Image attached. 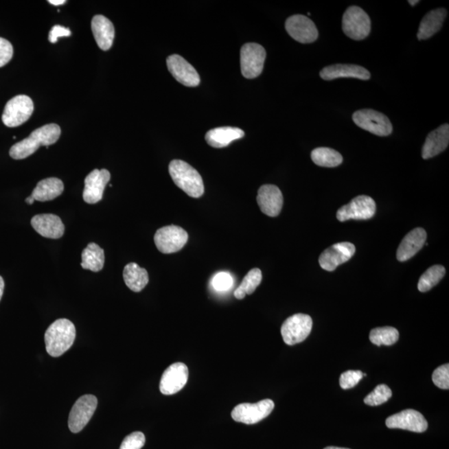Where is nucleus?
<instances>
[{"instance_id":"1","label":"nucleus","mask_w":449,"mask_h":449,"mask_svg":"<svg viewBox=\"0 0 449 449\" xmlns=\"http://www.w3.org/2000/svg\"><path fill=\"white\" fill-rule=\"evenodd\" d=\"M60 135L61 128L58 125L51 124L43 126L34 130L27 139L14 144L10 150V155L15 160L27 159L42 146L49 148V146L56 143Z\"/></svg>"},{"instance_id":"2","label":"nucleus","mask_w":449,"mask_h":449,"mask_svg":"<svg viewBox=\"0 0 449 449\" xmlns=\"http://www.w3.org/2000/svg\"><path fill=\"white\" fill-rule=\"evenodd\" d=\"M76 329L72 321L59 319L46 330L45 341L47 352L52 357H59L72 347Z\"/></svg>"},{"instance_id":"3","label":"nucleus","mask_w":449,"mask_h":449,"mask_svg":"<svg viewBox=\"0 0 449 449\" xmlns=\"http://www.w3.org/2000/svg\"><path fill=\"white\" fill-rule=\"evenodd\" d=\"M169 173L173 182L189 196L199 198L204 194L202 176L190 164L182 160H173L169 164Z\"/></svg>"},{"instance_id":"4","label":"nucleus","mask_w":449,"mask_h":449,"mask_svg":"<svg viewBox=\"0 0 449 449\" xmlns=\"http://www.w3.org/2000/svg\"><path fill=\"white\" fill-rule=\"evenodd\" d=\"M342 29L354 41H363L371 30V21L361 8L350 6L343 15Z\"/></svg>"},{"instance_id":"5","label":"nucleus","mask_w":449,"mask_h":449,"mask_svg":"<svg viewBox=\"0 0 449 449\" xmlns=\"http://www.w3.org/2000/svg\"><path fill=\"white\" fill-rule=\"evenodd\" d=\"M353 121L358 127L380 137L391 135L393 126L384 114L373 109H361L353 114Z\"/></svg>"},{"instance_id":"6","label":"nucleus","mask_w":449,"mask_h":449,"mask_svg":"<svg viewBox=\"0 0 449 449\" xmlns=\"http://www.w3.org/2000/svg\"><path fill=\"white\" fill-rule=\"evenodd\" d=\"M34 102L30 97L18 95L7 102L2 116L3 124L9 128L19 127L30 119L34 112Z\"/></svg>"},{"instance_id":"7","label":"nucleus","mask_w":449,"mask_h":449,"mask_svg":"<svg viewBox=\"0 0 449 449\" xmlns=\"http://www.w3.org/2000/svg\"><path fill=\"white\" fill-rule=\"evenodd\" d=\"M312 319L308 314H295L283 323L281 336L284 342L295 345L306 341L312 330Z\"/></svg>"},{"instance_id":"8","label":"nucleus","mask_w":449,"mask_h":449,"mask_svg":"<svg viewBox=\"0 0 449 449\" xmlns=\"http://www.w3.org/2000/svg\"><path fill=\"white\" fill-rule=\"evenodd\" d=\"M266 52L262 45L248 43L241 49L242 73L246 78H255L262 74Z\"/></svg>"},{"instance_id":"9","label":"nucleus","mask_w":449,"mask_h":449,"mask_svg":"<svg viewBox=\"0 0 449 449\" xmlns=\"http://www.w3.org/2000/svg\"><path fill=\"white\" fill-rule=\"evenodd\" d=\"M188 241V234L182 227L168 226L157 230L155 245L161 253L172 254L183 249Z\"/></svg>"},{"instance_id":"10","label":"nucleus","mask_w":449,"mask_h":449,"mask_svg":"<svg viewBox=\"0 0 449 449\" xmlns=\"http://www.w3.org/2000/svg\"><path fill=\"white\" fill-rule=\"evenodd\" d=\"M97 407V399L92 395L82 396L74 404L69 417L70 431L78 433L82 430L92 419Z\"/></svg>"},{"instance_id":"11","label":"nucleus","mask_w":449,"mask_h":449,"mask_svg":"<svg viewBox=\"0 0 449 449\" xmlns=\"http://www.w3.org/2000/svg\"><path fill=\"white\" fill-rule=\"evenodd\" d=\"M275 408L271 400H264L257 404H241L231 412V417L235 422L255 424L269 416Z\"/></svg>"},{"instance_id":"12","label":"nucleus","mask_w":449,"mask_h":449,"mask_svg":"<svg viewBox=\"0 0 449 449\" xmlns=\"http://www.w3.org/2000/svg\"><path fill=\"white\" fill-rule=\"evenodd\" d=\"M376 211V204L368 196H358L352 202L345 205L337 211V219L340 222L349 220H369Z\"/></svg>"},{"instance_id":"13","label":"nucleus","mask_w":449,"mask_h":449,"mask_svg":"<svg viewBox=\"0 0 449 449\" xmlns=\"http://www.w3.org/2000/svg\"><path fill=\"white\" fill-rule=\"evenodd\" d=\"M286 30L290 36L299 43H310L318 38L316 25L305 15L297 14L287 19Z\"/></svg>"},{"instance_id":"14","label":"nucleus","mask_w":449,"mask_h":449,"mask_svg":"<svg viewBox=\"0 0 449 449\" xmlns=\"http://www.w3.org/2000/svg\"><path fill=\"white\" fill-rule=\"evenodd\" d=\"M354 253H356V246L352 243H336L322 252L319 258V263L322 269L334 271L338 266L352 259Z\"/></svg>"},{"instance_id":"15","label":"nucleus","mask_w":449,"mask_h":449,"mask_svg":"<svg viewBox=\"0 0 449 449\" xmlns=\"http://www.w3.org/2000/svg\"><path fill=\"white\" fill-rule=\"evenodd\" d=\"M389 428L404 429L415 433H424L428 429V422L422 413L406 409L391 417L385 421Z\"/></svg>"},{"instance_id":"16","label":"nucleus","mask_w":449,"mask_h":449,"mask_svg":"<svg viewBox=\"0 0 449 449\" xmlns=\"http://www.w3.org/2000/svg\"><path fill=\"white\" fill-rule=\"evenodd\" d=\"M187 366L183 363L173 364L165 370L160 381L163 395H172L182 391L188 380Z\"/></svg>"},{"instance_id":"17","label":"nucleus","mask_w":449,"mask_h":449,"mask_svg":"<svg viewBox=\"0 0 449 449\" xmlns=\"http://www.w3.org/2000/svg\"><path fill=\"white\" fill-rule=\"evenodd\" d=\"M111 179V174L106 169H95L86 176L82 198L89 204L100 203L104 196V189Z\"/></svg>"},{"instance_id":"18","label":"nucleus","mask_w":449,"mask_h":449,"mask_svg":"<svg viewBox=\"0 0 449 449\" xmlns=\"http://www.w3.org/2000/svg\"><path fill=\"white\" fill-rule=\"evenodd\" d=\"M169 72L177 82L187 87L200 84V76L194 67L180 55L173 54L167 59Z\"/></svg>"},{"instance_id":"19","label":"nucleus","mask_w":449,"mask_h":449,"mask_svg":"<svg viewBox=\"0 0 449 449\" xmlns=\"http://www.w3.org/2000/svg\"><path fill=\"white\" fill-rule=\"evenodd\" d=\"M257 200L264 214L275 218L281 214L284 203L283 195L275 185H264L260 187Z\"/></svg>"},{"instance_id":"20","label":"nucleus","mask_w":449,"mask_h":449,"mask_svg":"<svg viewBox=\"0 0 449 449\" xmlns=\"http://www.w3.org/2000/svg\"><path fill=\"white\" fill-rule=\"evenodd\" d=\"M31 224L35 231L43 238L50 239L61 238L65 234V227L59 216L54 214L34 216Z\"/></svg>"},{"instance_id":"21","label":"nucleus","mask_w":449,"mask_h":449,"mask_svg":"<svg viewBox=\"0 0 449 449\" xmlns=\"http://www.w3.org/2000/svg\"><path fill=\"white\" fill-rule=\"evenodd\" d=\"M427 233L423 228H415L405 235L397 251L398 261L404 262L411 259L425 245Z\"/></svg>"},{"instance_id":"22","label":"nucleus","mask_w":449,"mask_h":449,"mask_svg":"<svg viewBox=\"0 0 449 449\" xmlns=\"http://www.w3.org/2000/svg\"><path fill=\"white\" fill-rule=\"evenodd\" d=\"M321 78L326 81L341 78H358L369 80L370 73L363 67L354 65H334L325 67L320 73Z\"/></svg>"},{"instance_id":"23","label":"nucleus","mask_w":449,"mask_h":449,"mask_svg":"<svg viewBox=\"0 0 449 449\" xmlns=\"http://www.w3.org/2000/svg\"><path fill=\"white\" fill-rule=\"evenodd\" d=\"M449 143V125L445 124L428 134L424 144V159H432L448 148Z\"/></svg>"},{"instance_id":"24","label":"nucleus","mask_w":449,"mask_h":449,"mask_svg":"<svg viewBox=\"0 0 449 449\" xmlns=\"http://www.w3.org/2000/svg\"><path fill=\"white\" fill-rule=\"evenodd\" d=\"M92 31L97 45L102 50L107 51L113 46L115 29L113 23L104 15H96L92 21Z\"/></svg>"},{"instance_id":"25","label":"nucleus","mask_w":449,"mask_h":449,"mask_svg":"<svg viewBox=\"0 0 449 449\" xmlns=\"http://www.w3.org/2000/svg\"><path fill=\"white\" fill-rule=\"evenodd\" d=\"M245 136L243 130L233 127H222L210 130L206 134L207 143L212 148H222L227 147L232 141L241 139Z\"/></svg>"},{"instance_id":"26","label":"nucleus","mask_w":449,"mask_h":449,"mask_svg":"<svg viewBox=\"0 0 449 449\" xmlns=\"http://www.w3.org/2000/svg\"><path fill=\"white\" fill-rule=\"evenodd\" d=\"M446 16L447 10L444 8L428 12L420 23L419 32L417 34L419 41H424L438 33Z\"/></svg>"},{"instance_id":"27","label":"nucleus","mask_w":449,"mask_h":449,"mask_svg":"<svg viewBox=\"0 0 449 449\" xmlns=\"http://www.w3.org/2000/svg\"><path fill=\"white\" fill-rule=\"evenodd\" d=\"M65 190L64 183L56 177L43 179L34 189L32 196L38 202H49L57 198Z\"/></svg>"},{"instance_id":"28","label":"nucleus","mask_w":449,"mask_h":449,"mask_svg":"<svg viewBox=\"0 0 449 449\" xmlns=\"http://www.w3.org/2000/svg\"><path fill=\"white\" fill-rule=\"evenodd\" d=\"M124 279L126 285L133 292H140L149 281L148 271L136 263H129L124 267Z\"/></svg>"},{"instance_id":"29","label":"nucleus","mask_w":449,"mask_h":449,"mask_svg":"<svg viewBox=\"0 0 449 449\" xmlns=\"http://www.w3.org/2000/svg\"><path fill=\"white\" fill-rule=\"evenodd\" d=\"M104 251L95 243H90L82 251L81 266L85 270L98 273L104 266Z\"/></svg>"},{"instance_id":"30","label":"nucleus","mask_w":449,"mask_h":449,"mask_svg":"<svg viewBox=\"0 0 449 449\" xmlns=\"http://www.w3.org/2000/svg\"><path fill=\"white\" fill-rule=\"evenodd\" d=\"M311 159L317 166L324 168H336L343 163V157L340 152L332 148H318L311 152Z\"/></svg>"},{"instance_id":"31","label":"nucleus","mask_w":449,"mask_h":449,"mask_svg":"<svg viewBox=\"0 0 449 449\" xmlns=\"http://www.w3.org/2000/svg\"><path fill=\"white\" fill-rule=\"evenodd\" d=\"M262 281V270L258 268L252 269L244 277L241 285L235 290L234 295L236 299H242L246 295H251L255 292Z\"/></svg>"},{"instance_id":"32","label":"nucleus","mask_w":449,"mask_h":449,"mask_svg":"<svg viewBox=\"0 0 449 449\" xmlns=\"http://www.w3.org/2000/svg\"><path fill=\"white\" fill-rule=\"evenodd\" d=\"M399 338L400 333L397 329L389 326L373 329L369 334L370 341L377 346L395 345Z\"/></svg>"},{"instance_id":"33","label":"nucleus","mask_w":449,"mask_h":449,"mask_svg":"<svg viewBox=\"0 0 449 449\" xmlns=\"http://www.w3.org/2000/svg\"><path fill=\"white\" fill-rule=\"evenodd\" d=\"M445 273H446V270L443 266H431L420 277L419 284H417V289L420 292H427L444 278Z\"/></svg>"},{"instance_id":"34","label":"nucleus","mask_w":449,"mask_h":449,"mask_svg":"<svg viewBox=\"0 0 449 449\" xmlns=\"http://www.w3.org/2000/svg\"><path fill=\"white\" fill-rule=\"evenodd\" d=\"M392 397L391 388L385 384H379L376 388L365 398V404L369 406H379L386 403Z\"/></svg>"},{"instance_id":"35","label":"nucleus","mask_w":449,"mask_h":449,"mask_svg":"<svg viewBox=\"0 0 449 449\" xmlns=\"http://www.w3.org/2000/svg\"><path fill=\"white\" fill-rule=\"evenodd\" d=\"M363 372L360 370H348L343 373L340 378V385L343 389H349L360 383L363 379Z\"/></svg>"},{"instance_id":"36","label":"nucleus","mask_w":449,"mask_h":449,"mask_svg":"<svg viewBox=\"0 0 449 449\" xmlns=\"http://www.w3.org/2000/svg\"><path fill=\"white\" fill-rule=\"evenodd\" d=\"M211 286L216 291L224 292L233 287V278L230 273H219L212 279Z\"/></svg>"},{"instance_id":"37","label":"nucleus","mask_w":449,"mask_h":449,"mask_svg":"<svg viewBox=\"0 0 449 449\" xmlns=\"http://www.w3.org/2000/svg\"><path fill=\"white\" fill-rule=\"evenodd\" d=\"M433 384L442 389H449V365H444L437 368L432 376Z\"/></svg>"},{"instance_id":"38","label":"nucleus","mask_w":449,"mask_h":449,"mask_svg":"<svg viewBox=\"0 0 449 449\" xmlns=\"http://www.w3.org/2000/svg\"><path fill=\"white\" fill-rule=\"evenodd\" d=\"M146 442L145 435L141 432H134L126 437L120 449H141Z\"/></svg>"},{"instance_id":"39","label":"nucleus","mask_w":449,"mask_h":449,"mask_svg":"<svg viewBox=\"0 0 449 449\" xmlns=\"http://www.w3.org/2000/svg\"><path fill=\"white\" fill-rule=\"evenodd\" d=\"M14 49L7 39L0 38V68L6 65L13 57Z\"/></svg>"},{"instance_id":"40","label":"nucleus","mask_w":449,"mask_h":449,"mask_svg":"<svg viewBox=\"0 0 449 449\" xmlns=\"http://www.w3.org/2000/svg\"><path fill=\"white\" fill-rule=\"evenodd\" d=\"M72 34L68 27L61 25H55L50 30L49 41L50 43H57L59 38L69 37Z\"/></svg>"},{"instance_id":"41","label":"nucleus","mask_w":449,"mask_h":449,"mask_svg":"<svg viewBox=\"0 0 449 449\" xmlns=\"http://www.w3.org/2000/svg\"><path fill=\"white\" fill-rule=\"evenodd\" d=\"M49 3H50L51 5H53L54 6H58V5H65L66 1L65 0H49Z\"/></svg>"},{"instance_id":"42","label":"nucleus","mask_w":449,"mask_h":449,"mask_svg":"<svg viewBox=\"0 0 449 449\" xmlns=\"http://www.w3.org/2000/svg\"><path fill=\"white\" fill-rule=\"evenodd\" d=\"M3 290H5V281H3V277H0V301L3 297Z\"/></svg>"},{"instance_id":"43","label":"nucleus","mask_w":449,"mask_h":449,"mask_svg":"<svg viewBox=\"0 0 449 449\" xmlns=\"http://www.w3.org/2000/svg\"><path fill=\"white\" fill-rule=\"evenodd\" d=\"M34 200L33 196H30L29 198H26L25 202L29 205H32L34 203Z\"/></svg>"},{"instance_id":"44","label":"nucleus","mask_w":449,"mask_h":449,"mask_svg":"<svg viewBox=\"0 0 449 449\" xmlns=\"http://www.w3.org/2000/svg\"><path fill=\"white\" fill-rule=\"evenodd\" d=\"M325 449H349V448H338V447H327Z\"/></svg>"},{"instance_id":"45","label":"nucleus","mask_w":449,"mask_h":449,"mask_svg":"<svg viewBox=\"0 0 449 449\" xmlns=\"http://www.w3.org/2000/svg\"><path fill=\"white\" fill-rule=\"evenodd\" d=\"M419 0H416V1H408V3H411V5L412 6L415 5L416 3H419Z\"/></svg>"}]
</instances>
